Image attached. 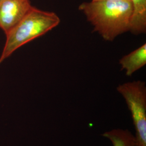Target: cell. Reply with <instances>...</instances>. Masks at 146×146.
I'll list each match as a JSON object with an SVG mask.
<instances>
[{"mask_svg":"<svg viewBox=\"0 0 146 146\" xmlns=\"http://www.w3.org/2000/svg\"><path fill=\"white\" fill-rule=\"evenodd\" d=\"M78 10L93 26L94 31L107 41H113L129 31L132 5L130 0L90 1L82 3Z\"/></svg>","mask_w":146,"mask_h":146,"instance_id":"1","label":"cell"},{"mask_svg":"<svg viewBox=\"0 0 146 146\" xmlns=\"http://www.w3.org/2000/svg\"><path fill=\"white\" fill-rule=\"evenodd\" d=\"M60 22V17L54 12L42 11L32 6L26 15L5 34L0 64L17 49L50 31Z\"/></svg>","mask_w":146,"mask_h":146,"instance_id":"2","label":"cell"},{"mask_svg":"<svg viewBox=\"0 0 146 146\" xmlns=\"http://www.w3.org/2000/svg\"><path fill=\"white\" fill-rule=\"evenodd\" d=\"M117 91L125 100L135 130L136 144L146 146V86L141 80L120 84Z\"/></svg>","mask_w":146,"mask_h":146,"instance_id":"3","label":"cell"},{"mask_svg":"<svg viewBox=\"0 0 146 146\" xmlns=\"http://www.w3.org/2000/svg\"><path fill=\"white\" fill-rule=\"evenodd\" d=\"M31 0H0V28L6 34L26 15Z\"/></svg>","mask_w":146,"mask_h":146,"instance_id":"4","label":"cell"},{"mask_svg":"<svg viewBox=\"0 0 146 146\" xmlns=\"http://www.w3.org/2000/svg\"><path fill=\"white\" fill-rule=\"evenodd\" d=\"M121 69L125 75L131 76L146 64V44L145 43L131 53L125 55L119 60Z\"/></svg>","mask_w":146,"mask_h":146,"instance_id":"5","label":"cell"},{"mask_svg":"<svg viewBox=\"0 0 146 146\" xmlns=\"http://www.w3.org/2000/svg\"><path fill=\"white\" fill-rule=\"evenodd\" d=\"M132 5L129 31L134 35L146 31V0H130Z\"/></svg>","mask_w":146,"mask_h":146,"instance_id":"6","label":"cell"},{"mask_svg":"<svg viewBox=\"0 0 146 146\" xmlns=\"http://www.w3.org/2000/svg\"><path fill=\"white\" fill-rule=\"evenodd\" d=\"M102 135L110 140L113 146H132L136 143L135 136L128 130L113 129Z\"/></svg>","mask_w":146,"mask_h":146,"instance_id":"7","label":"cell"},{"mask_svg":"<svg viewBox=\"0 0 146 146\" xmlns=\"http://www.w3.org/2000/svg\"><path fill=\"white\" fill-rule=\"evenodd\" d=\"M112 1V0H92V1L97 2V1Z\"/></svg>","mask_w":146,"mask_h":146,"instance_id":"8","label":"cell"},{"mask_svg":"<svg viewBox=\"0 0 146 146\" xmlns=\"http://www.w3.org/2000/svg\"><path fill=\"white\" fill-rule=\"evenodd\" d=\"M138 146V145H137V144H136V143H135V144H134V145H133V146Z\"/></svg>","mask_w":146,"mask_h":146,"instance_id":"9","label":"cell"}]
</instances>
